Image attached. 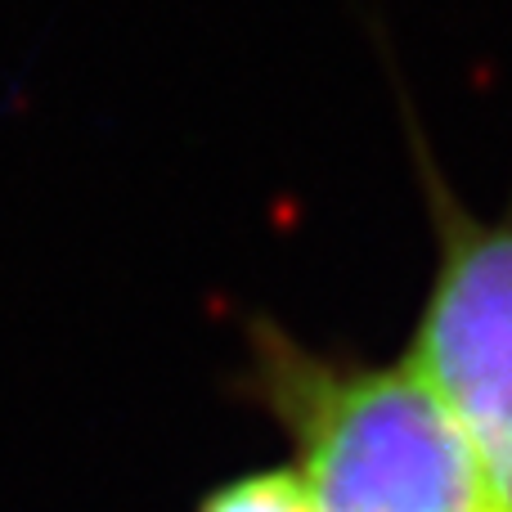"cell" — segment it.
Returning <instances> with one entry per match:
<instances>
[{"label": "cell", "mask_w": 512, "mask_h": 512, "mask_svg": "<svg viewBox=\"0 0 512 512\" xmlns=\"http://www.w3.org/2000/svg\"><path fill=\"white\" fill-rule=\"evenodd\" d=\"M414 149L436 261L405 355L468 445L481 512H512V212L477 216Z\"/></svg>", "instance_id": "2"}, {"label": "cell", "mask_w": 512, "mask_h": 512, "mask_svg": "<svg viewBox=\"0 0 512 512\" xmlns=\"http://www.w3.org/2000/svg\"><path fill=\"white\" fill-rule=\"evenodd\" d=\"M198 512H315V499L297 468H261L207 490Z\"/></svg>", "instance_id": "3"}, {"label": "cell", "mask_w": 512, "mask_h": 512, "mask_svg": "<svg viewBox=\"0 0 512 512\" xmlns=\"http://www.w3.org/2000/svg\"><path fill=\"white\" fill-rule=\"evenodd\" d=\"M248 396L292 441L315 512H481L468 445L409 355L315 351L252 319Z\"/></svg>", "instance_id": "1"}]
</instances>
